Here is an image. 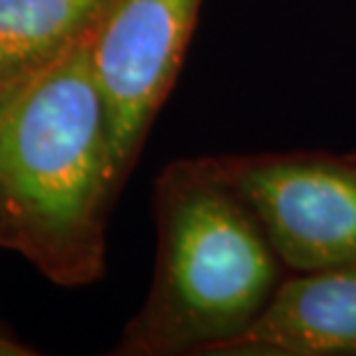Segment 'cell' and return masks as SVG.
<instances>
[{
    "label": "cell",
    "instance_id": "obj_7",
    "mask_svg": "<svg viewBox=\"0 0 356 356\" xmlns=\"http://www.w3.org/2000/svg\"><path fill=\"white\" fill-rule=\"evenodd\" d=\"M24 354H31V350H26V347L17 343V340H12L0 333V356H24Z\"/></svg>",
    "mask_w": 356,
    "mask_h": 356
},
{
    "label": "cell",
    "instance_id": "obj_2",
    "mask_svg": "<svg viewBox=\"0 0 356 356\" xmlns=\"http://www.w3.org/2000/svg\"><path fill=\"white\" fill-rule=\"evenodd\" d=\"M155 209V280L120 347L127 354H220L273 298L280 259L218 158L169 165Z\"/></svg>",
    "mask_w": 356,
    "mask_h": 356
},
{
    "label": "cell",
    "instance_id": "obj_1",
    "mask_svg": "<svg viewBox=\"0 0 356 356\" xmlns=\"http://www.w3.org/2000/svg\"><path fill=\"white\" fill-rule=\"evenodd\" d=\"M90 28L0 86V248L65 287L102 273L104 209L116 190Z\"/></svg>",
    "mask_w": 356,
    "mask_h": 356
},
{
    "label": "cell",
    "instance_id": "obj_4",
    "mask_svg": "<svg viewBox=\"0 0 356 356\" xmlns=\"http://www.w3.org/2000/svg\"><path fill=\"white\" fill-rule=\"evenodd\" d=\"M199 5L202 0H106L90 28L116 188L176 79Z\"/></svg>",
    "mask_w": 356,
    "mask_h": 356
},
{
    "label": "cell",
    "instance_id": "obj_5",
    "mask_svg": "<svg viewBox=\"0 0 356 356\" xmlns=\"http://www.w3.org/2000/svg\"><path fill=\"white\" fill-rule=\"evenodd\" d=\"M222 356H356V261L282 277Z\"/></svg>",
    "mask_w": 356,
    "mask_h": 356
},
{
    "label": "cell",
    "instance_id": "obj_3",
    "mask_svg": "<svg viewBox=\"0 0 356 356\" xmlns=\"http://www.w3.org/2000/svg\"><path fill=\"white\" fill-rule=\"evenodd\" d=\"M220 162L287 270L356 261L354 155L266 153Z\"/></svg>",
    "mask_w": 356,
    "mask_h": 356
},
{
    "label": "cell",
    "instance_id": "obj_6",
    "mask_svg": "<svg viewBox=\"0 0 356 356\" xmlns=\"http://www.w3.org/2000/svg\"><path fill=\"white\" fill-rule=\"evenodd\" d=\"M106 0H0V86L44 67L95 24Z\"/></svg>",
    "mask_w": 356,
    "mask_h": 356
}]
</instances>
